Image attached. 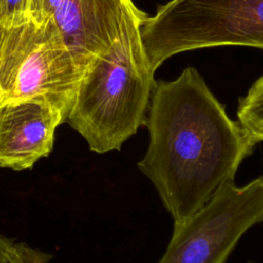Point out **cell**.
Instances as JSON below:
<instances>
[{"mask_svg":"<svg viewBox=\"0 0 263 263\" xmlns=\"http://www.w3.org/2000/svg\"><path fill=\"white\" fill-rule=\"evenodd\" d=\"M144 125L149 143L137 165L174 224L186 222L234 182L255 147L194 67L156 82Z\"/></svg>","mask_w":263,"mask_h":263,"instance_id":"6da1fadb","label":"cell"},{"mask_svg":"<svg viewBox=\"0 0 263 263\" xmlns=\"http://www.w3.org/2000/svg\"><path fill=\"white\" fill-rule=\"evenodd\" d=\"M2 237L3 236L0 235V263H7L4 253H3V249H2Z\"/></svg>","mask_w":263,"mask_h":263,"instance_id":"8fae6325","label":"cell"},{"mask_svg":"<svg viewBox=\"0 0 263 263\" xmlns=\"http://www.w3.org/2000/svg\"><path fill=\"white\" fill-rule=\"evenodd\" d=\"M144 20L130 23L85 70L67 121L90 151H118L145 124L156 84L141 38Z\"/></svg>","mask_w":263,"mask_h":263,"instance_id":"7a4b0ae2","label":"cell"},{"mask_svg":"<svg viewBox=\"0 0 263 263\" xmlns=\"http://www.w3.org/2000/svg\"><path fill=\"white\" fill-rule=\"evenodd\" d=\"M1 38H2V27L0 26V41H1Z\"/></svg>","mask_w":263,"mask_h":263,"instance_id":"7c38bea8","label":"cell"},{"mask_svg":"<svg viewBox=\"0 0 263 263\" xmlns=\"http://www.w3.org/2000/svg\"><path fill=\"white\" fill-rule=\"evenodd\" d=\"M247 263H253V262H247Z\"/></svg>","mask_w":263,"mask_h":263,"instance_id":"4fadbf2b","label":"cell"},{"mask_svg":"<svg viewBox=\"0 0 263 263\" xmlns=\"http://www.w3.org/2000/svg\"><path fill=\"white\" fill-rule=\"evenodd\" d=\"M236 116L238 124L254 145L263 142V75L238 100Z\"/></svg>","mask_w":263,"mask_h":263,"instance_id":"ba28073f","label":"cell"},{"mask_svg":"<svg viewBox=\"0 0 263 263\" xmlns=\"http://www.w3.org/2000/svg\"><path fill=\"white\" fill-rule=\"evenodd\" d=\"M29 3L30 0H0V26L7 28L29 20Z\"/></svg>","mask_w":263,"mask_h":263,"instance_id":"30bf717a","label":"cell"},{"mask_svg":"<svg viewBox=\"0 0 263 263\" xmlns=\"http://www.w3.org/2000/svg\"><path fill=\"white\" fill-rule=\"evenodd\" d=\"M29 13L55 25L83 72L130 23L147 16L133 0H30Z\"/></svg>","mask_w":263,"mask_h":263,"instance_id":"8992f818","label":"cell"},{"mask_svg":"<svg viewBox=\"0 0 263 263\" xmlns=\"http://www.w3.org/2000/svg\"><path fill=\"white\" fill-rule=\"evenodd\" d=\"M156 71L180 52L237 45L263 49V0H168L141 25Z\"/></svg>","mask_w":263,"mask_h":263,"instance_id":"3957f363","label":"cell"},{"mask_svg":"<svg viewBox=\"0 0 263 263\" xmlns=\"http://www.w3.org/2000/svg\"><path fill=\"white\" fill-rule=\"evenodd\" d=\"M83 74L50 20L2 28L0 104L41 101L67 118Z\"/></svg>","mask_w":263,"mask_h":263,"instance_id":"277c9868","label":"cell"},{"mask_svg":"<svg viewBox=\"0 0 263 263\" xmlns=\"http://www.w3.org/2000/svg\"><path fill=\"white\" fill-rule=\"evenodd\" d=\"M263 222V176L224 185L174 230L157 263H225L239 239Z\"/></svg>","mask_w":263,"mask_h":263,"instance_id":"5b68a950","label":"cell"},{"mask_svg":"<svg viewBox=\"0 0 263 263\" xmlns=\"http://www.w3.org/2000/svg\"><path fill=\"white\" fill-rule=\"evenodd\" d=\"M2 249L7 263H49L51 255L25 242H14L2 237Z\"/></svg>","mask_w":263,"mask_h":263,"instance_id":"9c48e42d","label":"cell"},{"mask_svg":"<svg viewBox=\"0 0 263 263\" xmlns=\"http://www.w3.org/2000/svg\"><path fill=\"white\" fill-rule=\"evenodd\" d=\"M66 120L45 102L0 104V167L24 171L48 156L55 130Z\"/></svg>","mask_w":263,"mask_h":263,"instance_id":"52a82bcc","label":"cell"}]
</instances>
